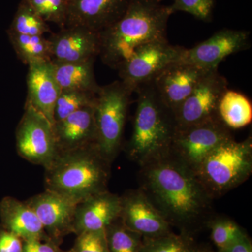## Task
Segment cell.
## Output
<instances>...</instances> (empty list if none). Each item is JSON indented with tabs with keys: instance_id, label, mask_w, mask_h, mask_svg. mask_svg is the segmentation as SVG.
Masks as SVG:
<instances>
[{
	"instance_id": "obj_1",
	"label": "cell",
	"mask_w": 252,
	"mask_h": 252,
	"mask_svg": "<svg viewBox=\"0 0 252 252\" xmlns=\"http://www.w3.org/2000/svg\"><path fill=\"white\" fill-rule=\"evenodd\" d=\"M141 190L171 226L192 237L210 220L213 198L195 172L167 155L141 166Z\"/></svg>"
},
{
	"instance_id": "obj_2",
	"label": "cell",
	"mask_w": 252,
	"mask_h": 252,
	"mask_svg": "<svg viewBox=\"0 0 252 252\" xmlns=\"http://www.w3.org/2000/svg\"><path fill=\"white\" fill-rule=\"evenodd\" d=\"M164 1L130 0L122 17L99 32V56L104 64L117 69L141 46L167 39L172 13Z\"/></svg>"
},
{
	"instance_id": "obj_3",
	"label": "cell",
	"mask_w": 252,
	"mask_h": 252,
	"mask_svg": "<svg viewBox=\"0 0 252 252\" xmlns=\"http://www.w3.org/2000/svg\"><path fill=\"white\" fill-rule=\"evenodd\" d=\"M127 152L142 166L169 153L177 130L175 114L162 102L153 82L141 86Z\"/></svg>"
},
{
	"instance_id": "obj_4",
	"label": "cell",
	"mask_w": 252,
	"mask_h": 252,
	"mask_svg": "<svg viewBox=\"0 0 252 252\" xmlns=\"http://www.w3.org/2000/svg\"><path fill=\"white\" fill-rule=\"evenodd\" d=\"M109 162L96 144L60 153L46 168V188L79 203L107 190Z\"/></svg>"
},
{
	"instance_id": "obj_5",
	"label": "cell",
	"mask_w": 252,
	"mask_h": 252,
	"mask_svg": "<svg viewBox=\"0 0 252 252\" xmlns=\"http://www.w3.org/2000/svg\"><path fill=\"white\" fill-rule=\"evenodd\" d=\"M252 172V140L231 138L209 154L195 172L212 198L221 196L248 180Z\"/></svg>"
},
{
	"instance_id": "obj_6",
	"label": "cell",
	"mask_w": 252,
	"mask_h": 252,
	"mask_svg": "<svg viewBox=\"0 0 252 252\" xmlns=\"http://www.w3.org/2000/svg\"><path fill=\"white\" fill-rule=\"evenodd\" d=\"M133 91L122 81L101 86L94 104L96 145L110 162L122 144L127 111Z\"/></svg>"
},
{
	"instance_id": "obj_7",
	"label": "cell",
	"mask_w": 252,
	"mask_h": 252,
	"mask_svg": "<svg viewBox=\"0 0 252 252\" xmlns=\"http://www.w3.org/2000/svg\"><path fill=\"white\" fill-rule=\"evenodd\" d=\"M231 138L230 129L220 117L214 118L176 130L168 155L195 172L214 149Z\"/></svg>"
},
{
	"instance_id": "obj_8",
	"label": "cell",
	"mask_w": 252,
	"mask_h": 252,
	"mask_svg": "<svg viewBox=\"0 0 252 252\" xmlns=\"http://www.w3.org/2000/svg\"><path fill=\"white\" fill-rule=\"evenodd\" d=\"M185 49L167 39L146 44L118 68L121 81L135 93L141 86L153 82L170 64L180 61Z\"/></svg>"
},
{
	"instance_id": "obj_9",
	"label": "cell",
	"mask_w": 252,
	"mask_h": 252,
	"mask_svg": "<svg viewBox=\"0 0 252 252\" xmlns=\"http://www.w3.org/2000/svg\"><path fill=\"white\" fill-rule=\"evenodd\" d=\"M18 154L28 161L47 168L59 154L53 124L26 102L16 132Z\"/></svg>"
},
{
	"instance_id": "obj_10",
	"label": "cell",
	"mask_w": 252,
	"mask_h": 252,
	"mask_svg": "<svg viewBox=\"0 0 252 252\" xmlns=\"http://www.w3.org/2000/svg\"><path fill=\"white\" fill-rule=\"evenodd\" d=\"M228 85L218 69L207 73L174 113L177 130L218 117L219 103Z\"/></svg>"
},
{
	"instance_id": "obj_11",
	"label": "cell",
	"mask_w": 252,
	"mask_h": 252,
	"mask_svg": "<svg viewBox=\"0 0 252 252\" xmlns=\"http://www.w3.org/2000/svg\"><path fill=\"white\" fill-rule=\"evenodd\" d=\"M250 35L248 31L221 30L193 48L185 49L180 61L207 70L218 69L225 58L250 48Z\"/></svg>"
},
{
	"instance_id": "obj_12",
	"label": "cell",
	"mask_w": 252,
	"mask_h": 252,
	"mask_svg": "<svg viewBox=\"0 0 252 252\" xmlns=\"http://www.w3.org/2000/svg\"><path fill=\"white\" fill-rule=\"evenodd\" d=\"M123 224L142 238H157L172 233L171 225L140 189L121 197Z\"/></svg>"
},
{
	"instance_id": "obj_13",
	"label": "cell",
	"mask_w": 252,
	"mask_h": 252,
	"mask_svg": "<svg viewBox=\"0 0 252 252\" xmlns=\"http://www.w3.org/2000/svg\"><path fill=\"white\" fill-rule=\"evenodd\" d=\"M26 203L34 210L50 239L59 245L63 237L73 231L77 202L46 190Z\"/></svg>"
},
{
	"instance_id": "obj_14",
	"label": "cell",
	"mask_w": 252,
	"mask_h": 252,
	"mask_svg": "<svg viewBox=\"0 0 252 252\" xmlns=\"http://www.w3.org/2000/svg\"><path fill=\"white\" fill-rule=\"evenodd\" d=\"M210 71L177 61L160 72L153 84L162 102L175 113Z\"/></svg>"
},
{
	"instance_id": "obj_15",
	"label": "cell",
	"mask_w": 252,
	"mask_h": 252,
	"mask_svg": "<svg viewBox=\"0 0 252 252\" xmlns=\"http://www.w3.org/2000/svg\"><path fill=\"white\" fill-rule=\"evenodd\" d=\"M51 61L77 63L95 59L99 54V32L80 26H70L51 33L48 38Z\"/></svg>"
},
{
	"instance_id": "obj_16",
	"label": "cell",
	"mask_w": 252,
	"mask_h": 252,
	"mask_svg": "<svg viewBox=\"0 0 252 252\" xmlns=\"http://www.w3.org/2000/svg\"><path fill=\"white\" fill-rule=\"evenodd\" d=\"M130 0H71L66 27L80 26L100 32L118 21Z\"/></svg>"
},
{
	"instance_id": "obj_17",
	"label": "cell",
	"mask_w": 252,
	"mask_h": 252,
	"mask_svg": "<svg viewBox=\"0 0 252 252\" xmlns=\"http://www.w3.org/2000/svg\"><path fill=\"white\" fill-rule=\"evenodd\" d=\"M122 200L116 194L104 190L77 204L73 231H104L120 217Z\"/></svg>"
},
{
	"instance_id": "obj_18",
	"label": "cell",
	"mask_w": 252,
	"mask_h": 252,
	"mask_svg": "<svg viewBox=\"0 0 252 252\" xmlns=\"http://www.w3.org/2000/svg\"><path fill=\"white\" fill-rule=\"evenodd\" d=\"M94 106L85 107L55 122V140L59 154L96 144Z\"/></svg>"
},
{
	"instance_id": "obj_19",
	"label": "cell",
	"mask_w": 252,
	"mask_h": 252,
	"mask_svg": "<svg viewBox=\"0 0 252 252\" xmlns=\"http://www.w3.org/2000/svg\"><path fill=\"white\" fill-rule=\"evenodd\" d=\"M28 66L26 102L44 114L54 125L55 106L61 91L51 61L34 62Z\"/></svg>"
},
{
	"instance_id": "obj_20",
	"label": "cell",
	"mask_w": 252,
	"mask_h": 252,
	"mask_svg": "<svg viewBox=\"0 0 252 252\" xmlns=\"http://www.w3.org/2000/svg\"><path fill=\"white\" fill-rule=\"evenodd\" d=\"M1 228L17 235L23 241L51 240L34 210L25 202L5 197L0 202Z\"/></svg>"
},
{
	"instance_id": "obj_21",
	"label": "cell",
	"mask_w": 252,
	"mask_h": 252,
	"mask_svg": "<svg viewBox=\"0 0 252 252\" xmlns=\"http://www.w3.org/2000/svg\"><path fill=\"white\" fill-rule=\"evenodd\" d=\"M95 59L77 63H58L51 61L55 78L61 91H79L97 94L101 86L94 74Z\"/></svg>"
},
{
	"instance_id": "obj_22",
	"label": "cell",
	"mask_w": 252,
	"mask_h": 252,
	"mask_svg": "<svg viewBox=\"0 0 252 252\" xmlns=\"http://www.w3.org/2000/svg\"><path fill=\"white\" fill-rule=\"evenodd\" d=\"M218 115L228 128H243L252 121L251 101L241 93L228 89L220 99Z\"/></svg>"
},
{
	"instance_id": "obj_23",
	"label": "cell",
	"mask_w": 252,
	"mask_h": 252,
	"mask_svg": "<svg viewBox=\"0 0 252 252\" xmlns=\"http://www.w3.org/2000/svg\"><path fill=\"white\" fill-rule=\"evenodd\" d=\"M7 35L18 59L25 64L51 61L49 40L44 36L26 35L9 30Z\"/></svg>"
},
{
	"instance_id": "obj_24",
	"label": "cell",
	"mask_w": 252,
	"mask_h": 252,
	"mask_svg": "<svg viewBox=\"0 0 252 252\" xmlns=\"http://www.w3.org/2000/svg\"><path fill=\"white\" fill-rule=\"evenodd\" d=\"M190 235L172 232L157 238H143L140 252H198Z\"/></svg>"
},
{
	"instance_id": "obj_25",
	"label": "cell",
	"mask_w": 252,
	"mask_h": 252,
	"mask_svg": "<svg viewBox=\"0 0 252 252\" xmlns=\"http://www.w3.org/2000/svg\"><path fill=\"white\" fill-rule=\"evenodd\" d=\"M8 30L18 34L32 36H43L45 33L51 32L48 23L25 0H21L18 5Z\"/></svg>"
},
{
	"instance_id": "obj_26",
	"label": "cell",
	"mask_w": 252,
	"mask_h": 252,
	"mask_svg": "<svg viewBox=\"0 0 252 252\" xmlns=\"http://www.w3.org/2000/svg\"><path fill=\"white\" fill-rule=\"evenodd\" d=\"M108 252H140L142 235L123 224L120 219L105 229Z\"/></svg>"
},
{
	"instance_id": "obj_27",
	"label": "cell",
	"mask_w": 252,
	"mask_h": 252,
	"mask_svg": "<svg viewBox=\"0 0 252 252\" xmlns=\"http://www.w3.org/2000/svg\"><path fill=\"white\" fill-rule=\"evenodd\" d=\"M97 94L79 91H61L54 109V123L85 107L94 106Z\"/></svg>"
},
{
	"instance_id": "obj_28",
	"label": "cell",
	"mask_w": 252,
	"mask_h": 252,
	"mask_svg": "<svg viewBox=\"0 0 252 252\" xmlns=\"http://www.w3.org/2000/svg\"><path fill=\"white\" fill-rule=\"evenodd\" d=\"M211 230V239L218 250L227 248L248 235L234 220L226 218H215L207 221Z\"/></svg>"
},
{
	"instance_id": "obj_29",
	"label": "cell",
	"mask_w": 252,
	"mask_h": 252,
	"mask_svg": "<svg viewBox=\"0 0 252 252\" xmlns=\"http://www.w3.org/2000/svg\"><path fill=\"white\" fill-rule=\"evenodd\" d=\"M46 23L66 27L69 0H25Z\"/></svg>"
},
{
	"instance_id": "obj_30",
	"label": "cell",
	"mask_w": 252,
	"mask_h": 252,
	"mask_svg": "<svg viewBox=\"0 0 252 252\" xmlns=\"http://www.w3.org/2000/svg\"><path fill=\"white\" fill-rule=\"evenodd\" d=\"M215 4V0H173L169 8L172 14L182 11L200 21L209 22L212 20Z\"/></svg>"
},
{
	"instance_id": "obj_31",
	"label": "cell",
	"mask_w": 252,
	"mask_h": 252,
	"mask_svg": "<svg viewBox=\"0 0 252 252\" xmlns=\"http://www.w3.org/2000/svg\"><path fill=\"white\" fill-rule=\"evenodd\" d=\"M69 252H108L104 231L84 232L77 235Z\"/></svg>"
},
{
	"instance_id": "obj_32",
	"label": "cell",
	"mask_w": 252,
	"mask_h": 252,
	"mask_svg": "<svg viewBox=\"0 0 252 252\" xmlns=\"http://www.w3.org/2000/svg\"><path fill=\"white\" fill-rule=\"evenodd\" d=\"M23 242L14 233L0 229V252H23Z\"/></svg>"
},
{
	"instance_id": "obj_33",
	"label": "cell",
	"mask_w": 252,
	"mask_h": 252,
	"mask_svg": "<svg viewBox=\"0 0 252 252\" xmlns=\"http://www.w3.org/2000/svg\"><path fill=\"white\" fill-rule=\"evenodd\" d=\"M59 245L52 240H32L23 241V252H61Z\"/></svg>"
},
{
	"instance_id": "obj_34",
	"label": "cell",
	"mask_w": 252,
	"mask_h": 252,
	"mask_svg": "<svg viewBox=\"0 0 252 252\" xmlns=\"http://www.w3.org/2000/svg\"><path fill=\"white\" fill-rule=\"evenodd\" d=\"M217 252H252L251 240L248 235H246L227 248L218 250Z\"/></svg>"
},
{
	"instance_id": "obj_35",
	"label": "cell",
	"mask_w": 252,
	"mask_h": 252,
	"mask_svg": "<svg viewBox=\"0 0 252 252\" xmlns=\"http://www.w3.org/2000/svg\"><path fill=\"white\" fill-rule=\"evenodd\" d=\"M198 252H214L207 248H199Z\"/></svg>"
},
{
	"instance_id": "obj_36",
	"label": "cell",
	"mask_w": 252,
	"mask_h": 252,
	"mask_svg": "<svg viewBox=\"0 0 252 252\" xmlns=\"http://www.w3.org/2000/svg\"><path fill=\"white\" fill-rule=\"evenodd\" d=\"M63 252V251H62V252Z\"/></svg>"
},
{
	"instance_id": "obj_37",
	"label": "cell",
	"mask_w": 252,
	"mask_h": 252,
	"mask_svg": "<svg viewBox=\"0 0 252 252\" xmlns=\"http://www.w3.org/2000/svg\"><path fill=\"white\" fill-rule=\"evenodd\" d=\"M69 1H71V0H69Z\"/></svg>"
}]
</instances>
